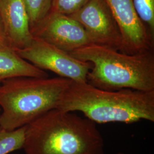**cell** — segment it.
Instances as JSON below:
<instances>
[{
    "label": "cell",
    "mask_w": 154,
    "mask_h": 154,
    "mask_svg": "<svg viewBox=\"0 0 154 154\" xmlns=\"http://www.w3.org/2000/svg\"><path fill=\"white\" fill-rule=\"evenodd\" d=\"M57 109L81 112L96 124L154 122V91L105 90L88 82L72 81Z\"/></svg>",
    "instance_id": "obj_2"
},
{
    "label": "cell",
    "mask_w": 154,
    "mask_h": 154,
    "mask_svg": "<svg viewBox=\"0 0 154 154\" xmlns=\"http://www.w3.org/2000/svg\"><path fill=\"white\" fill-rule=\"evenodd\" d=\"M16 51L39 69L75 82H87L88 74L92 67L90 62L78 60L69 53L34 37L31 44Z\"/></svg>",
    "instance_id": "obj_5"
},
{
    "label": "cell",
    "mask_w": 154,
    "mask_h": 154,
    "mask_svg": "<svg viewBox=\"0 0 154 154\" xmlns=\"http://www.w3.org/2000/svg\"><path fill=\"white\" fill-rule=\"evenodd\" d=\"M1 107H0V114H1ZM2 130V129L1 128V127L0 126V132H1V131Z\"/></svg>",
    "instance_id": "obj_16"
},
{
    "label": "cell",
    "mask_w": 154,
    "mask_h": 154,
    "mask_svg": "<svg viewBox=\"0 0 154 154\" xmlns=\"http://www.w3.org/2000/svg\"><path fill=\"white\" fill-rule=\"evenodd\" d=\"M120 29L127 53L154 50V38L139 18L132 0H105Z\"/></svg>",
    "instance_id": "obj_8"
},
{
    "label": "cell",
    "mask_w": 154,
    "mask_h": 154,
    "mask_svg": "<svg viewBox=\"0 0 154 154\" xmlns=\"http://www.w3.org/2000/svg\"><path fill=\"white\" fill-rule=\"evenodd\" d=\"M17 77L47 78L49 74L26 61L11 48H0V83Z\"/></svg>",
    "instance_id": "obj_10"
},
{
    "label": "cell",
    "mask_w": 154,
    "mask_h": 154,
    "mask_svg": "<svg viewBox=\"0 0 154 154\" xmlns=\"http://www.w3.org/2000/svg\"><path fill=\"white\" fill-rule=\"evenodd\" d=\"M118 154H125V153H122V152H119V153H118Z\"/></svg>",
    "instance_id": "obj_17"
},
{
    "label": "cell",
    "mask_w": 154,
    "mask_h": 154,
    "mask_svg": "<svg viewBox=\"0 0 154 154\" xmlns=\"http://www.w3.org/2000/svg\"><path fill=\"white\" fill-rule=\"evenodd\" d=\"M97 124L75 112L55 109L26 126L25 154H104Z\"/></svg>",
    "instance_id": "obj_1"
},
{
    "label": "cell",
    "mask_w": 154,
    "mask_h": 154,
    "mask_svg": "<svg viewBox=\"0 0 154 154\" xmlns=\"http://www.w3.org/2000/svg\"><path fill=\"white\" fill-rule=\"evenodd\" d=\"M28 13L30 29L51 11L52 0H23Z\"/></svg>",
    "instance_id": "obj_12"
},
{
    "label": "cell",
    "mask_w": 154,
    "mask_h": 154,
    "mask_svg": "<svg viewBox=\"0 0 154 154\" xmlns=\"http://www.w3.org/2000/svg\"><path fill=\"white\" fill-rule=\"evenodd\" d=\"M25 129L26 126L13 131L2 130L0 132V154H9L23 149Z\"/></svg>",
    "instance_id": "obj_11"
},
{
    "label": "cell",
    "mask_w": 154,
    "mask_h": 154,
    "mask_svg": "<svg viewBox=\"0 0 154 154\" xmlns=\"http://www.w3.org/2000/svg\"><path fill=\"white\" fill-rule=\"evenodd\" d=\"M139 18L154 38V0H132Z\"/></svg>",
    "instance_id": "obj_13"
},
{
    "label": "cell",
    "mask_w": 154,
    "mask_h": 154,
    "mask_svg": "<svg viewBox=\"0 0 154 154\" xmlns=\"http://www.w3.org/2000/svg\"><path fill=\"white\" fill-rule=\"evenodd\" d=\"M69 16L81 25L92 44L125 52L120 29L105 0H90Z\"/></svg>",
    "instance_id": "obj_6"
},
{
    "label": "cell",
    "mask_w": 154,
    "mask_h": 154,
    "mask_svg": "<svg viewBox=\"0 0 154 154\" xmlns=\"http://www.w3.org/2000/svg\"><path fill=\"white\" fill-rule=\"evenodd\" d=\"M0 19L11 49H22L31 44L34 37L23 0H0Z\"/></svg>",
    "instance_id": "obj_9"
},
{
    "label": "cell",
    "mask_w": 154,
    "mask_h": 154,
    "mask_svg": "<svg viewBox=\"0 0 154 154\" xmlns=\"http://www.w3.org/2000/svg\"><path fill=\"white\" fill-rule=\"evenodd\" d=\"M90 0H52L51 11L67 16L81 9Z\"/></svg>",
    "instance_id": "obj_14"
},
{
    "label": "cell",
    "mask_w": 154,
    "mask_h": 154,
    "mask_svg": "<svg viewBox=\"0 0 154 154\" xmlns=\"http://www.w3.org/2000/svg\"><path fill=\"white\" fill-rule=\"evenodd\" d=\"M0 48H11L6 37L2 22L0 19Z\"/></svg>",
    "instance_id": "obj_15"
},
{
    "label": "cell",
    "mask_w": 154,
    "mask_h": 154,
    "mask_svg": "<svg viewBox=\"0 0 154 154\" xmlns=\"http://www.w3.org/2000/svg\"><path fill=\"white\" fill-rule=\"evenodd\" d=\"M72 81L54 78L17 77L0 83V126L13 131L57 109Z\"/></svg>",
    "instance_id": "obj_4"
},
{
    "label": "cell",
    "mask_w": 154,
    "mask_h": 154,
    "mask_svg": "<svg viewBox=\"0 0 154 154\" xmlns=\"http://www.w3.org/2000/svg\"><path fill=\"white\" fill-rule=\"evenodd\" d=\"M31 32L33 37L70 53L92 44L81 25L69 16L50 11Z\"/></svg>",
    "instance_id": "obj_7"
},
{
    "label": "cell",
    "mask_w": 154,
    "mask_h": 154,
    "mask_svg": "<svg viewBox=\"0 0 154 154\" xmlns=\"http://www.w3.org/2000/svg\"><path fill=\"white\" fill-rule=\"evenodd\" d=\"M69 53L92 64L87 82L94 87L111 91H154V50L130 54L90 44Z\"/></svg>",
    "instance_id": "obj_3"
}]
</instances>
